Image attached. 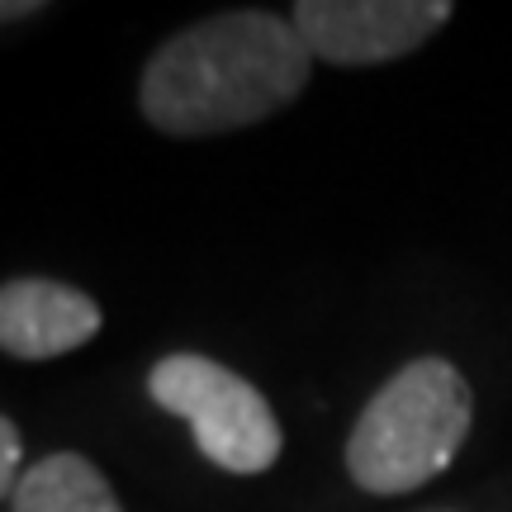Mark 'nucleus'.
Segmentation results:
<instances>
[{
  "label": "nucleus",
  "instance_id": "f257e3e1",
  "mask_svg": "<svg viewBox=\"0 0 512 512\" xmlns=\"http://www.w3.org/2000/svg\"><path fill=\"white\" fill-rule=\"evenodd\" d=\"M313 76V53L290 15L223 10L195 19L147 57L138 110L166 138H214L290 110Z\"/></svg>",
  "mask_w": 512,
  "mask_h": 512
},
{
  "label": "nucleus",
  "instance_id": "f03ea898",
  "mask_svg": "<svg viewBox=\"0 0 512 512\" xmlns=\"http://www.w3.org/2000/svg\"><path fill=\"white\" fill-rule=\"evenodd\" d=\"M475 427V389L446 356L403 361L366 399L347 437V475L375 498L413 494L456 465Z\"/></svg>",
  "mask_w": 512,
  "mask_h": 512
},
{
  "label": "nucleus",
  "instance_id": "7ed1b4c3",
  "mask_svg": "<svg viewBox=\"0 0 512 512\" xmlns=\"http://www.w3.org/2000/svg\"><path fill=\"white\" fill-rule=\"evenodd\" d=\"M147 394L157 408L190 422L200 456L228 475H266L280 460L285 437L266 394L214 356L200 351L162 356L147 375Z\"/></svg>",
  "mask_w": 512,
  "mask_h": 512
},
{
  "label": "nucleus",
  "instance_id": "20e7f679",
  "mask_svg": "<svg viewBox=\"0 0 512 512\" xmlns=\"http://www.w3.org/2000/svg\"><path fill=\"white\" fill-rule=\"evenodd\" d=\"M313 62L328 67H389L413 57L451 19V0H299L290 10Z\"/></svg>",
  "mask_w": 512,
  "mask_h": 512
},
{
  "label": "nucleus",
  "instance_id": "39448f33",
  "mask_svg": "<svg viewBox=\"0 0 512 512\" xmlns=\"http://www.w3.org/2000/svg\"><path fill=\"white\" fill-rule=\"evenodd\" d=\"M100 304L76 285L19 275L0 285V351L15 361H57L100 332Z\"/></svg>",
  "mask_w": 512,
  "mask_h": 512
},
{
  "label": "nucleus",
  "instance_id": "423d86ee",
  "mask_svg": "<svg viewBox=\"0 0 512 512\" xmlns=\"http://www.w3.org/2000/svg\"><path fill=\"white\" fill-rule=\"evenodd\" d=\"M15 512H119L110 479L76 451H53L15 484Z\"/></svg>",
  "mask_w": 512,
  "mask_h": 512
},
{
  "label": "nucleus",
  "instance_id": "0eeeda50",
  "mask_svg": "<svg viewBox=\"0 0 512 512\" xmlns=\"http://www.w3.org/2000/svg\"><path fill=\"white\" fill-rule=\"evenodd\" d=\"M19 460H24V441H19V427L5 413H0V498L15 494L19 484Z\"/></svg>",
  "mask_w": 512,
  "mask_h": 512
},
{
  "label": "nucleus",
  "instance_id": "6e6552de",
  "mask_svg": "<svg viewBox=\"0 0 512 512\" xmlns=\"http://www.w3.org/2000/svg\"><path fill=\"white\" fill-rule=\"evenodd\" d=\"M48 5L43 0H0V24H15V19H34L43 15Z\"/></svg>",
  "mask_w": 512,
  "mask_h": 512
},
{
  "label": "nucleus",
  "instance_id": "1a4fd4ad",
  "mask_svg": "<svg viewBox=\"0 0 512 512\" xmlns=\"http://www.w3.org/2000/svg\"><path fill=\"white\" fill-rule=\"evenodd\" d=\"M432 512H451V508H432Z\"/></svg>",
  "mask_w": 512,
  "mask_h": 512
}]
</instances>
